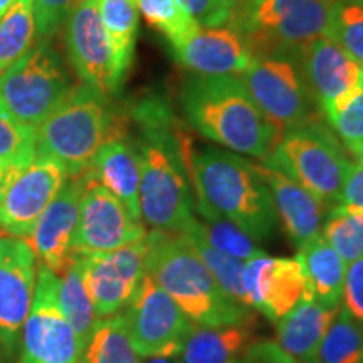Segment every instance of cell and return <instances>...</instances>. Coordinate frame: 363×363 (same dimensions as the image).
<instances>
[{"label":"cell","instance_id":"obj_29","mask_svg":"<svg viewBox=\"0 0 363 363\" xmlns=\"http://www.w3.org/2000/svg\"><path fill=\"white\" fill-rule=\"evenodd\" d=\"M197 211L202 219L195 217L192 227L217 251L244 262L266 256L264 249L257 246L256 240L249 238L244 230H240L230 220L224 219L207 207H197Z\"/></svg>","mask_w":363,"mask_h":363},{"label":"cell","instance_id":"obj_28","mask_svg":"<svg viewBox=\"0 0 363 363\" xmlns=\"http://www.w3.org/2000/svg\"><path fill=\"white\" fill-rule=\"evenodd\" d=\"M79 363H140L123 311L98 321Z\"/></svg>","mask_w":363,"mask_h":363},{"label":"cell","instance_id":"obj_36","mask_svg":"<svg viewBox=\"0 0 363 363\" xmlns=\"http://www.w3.org/2000/svg\"><path fill=\"white\" fill-rule=\"evenodd\" d=\"M35 158V128L17 120L0 99V163L26 167Z\"/></svg>","mask_w":363,"mask_h":363},{"label":"cell","instance_id":"obj_10","mask_svg":"<svg viewBox=\"0 0 363 363\" xmlns=\"http://www.w3.org/2000/svg\"><path fill=\"white\" fill-rule=\"evenodd\" d=\"M123 315L131 345L143 358L177 357L194 325L147 272Z\"/></svg>","mask_w":363,"mask_h":363},{"label":"cell","instance_id":"obj_5","mask_svg":"<svg viewBox=\"0 0 363 363\" xmlns=\"http://www.w3.org/2000/svg\"><path fill=\"white\" fill-rule=\"evenodd\" d=\"M110 125L106 96L86 84L72 86L56 110L35 126V155L61 163L69 179L84 175L110 138Z\"/></svg>","mask_w":363,"mask_h":363},{"label":"cell","instance_id":"obj_45","mask_svg":"<svg viewBox=\"0 0 363 363\" xmlns=\"http://www.w3.org/2000/svg\"><path fill=\"white\" fill-rule=\"evenodd\" d=\"M13 2H16V0H0V19L6 16V12L12 7Z\"/></svg>","mask_w":363,"mask_h":363},{"label":"cell","instance_id":"obj_35","mask_svg":"<svg viewBox=\"0 0 363 363\" xmlns=\"http://www.w3.org/2000/svg\"><path fill=\"white\" fill-rule=\"evenodd\" d=\"M135 4L138 13H142L153 29L165 35L170 45L182 43L201 27L180 6L179 0H135Z\"/></svg>","mask_w":363,"mask_h":363},{"label":"cell","instance_id":"obj_40","mask_svg":"<svg viewBox=\"0 0 363 363\" xmlns=\"http://www.w3.org/2000/svg\"><path fill=\"white\" fill-rule=\"evenodd\" d=\"M342 303L343 310L363 326V256L347 266Z\"/></svg>","mask_w":363,"mask_h":363},{"label":"cell","instance_id":"obj_37","mask_svg":"<svg viewBox=\"0 0 363 363\" xmlns=\"http://www.w3.org/2000/svg\"><path fill=\"white\" fill-rule=\"evenodd\" d=\"M353 160H363V79L358 88L326 118Z\"/></svg>","mask_w":363,"mask_h":363},{"label":"cell","instance_id":"obj_18","mask_svg":"<svg viewBox=\"0 0 363 363\" xmlns=\"http://www.w3.org/2000/svg\"><path fill=\"white\" fill-rule=\"evenodd\" d=\"M86 185V175L67 177L66 184L35 222L27 242L35 257L57 276L67 269L72 261V239L79 217V202Z\"/></svg>","mask_w":363,"mask_h":363},{"label":"cell","instance_id":"obj_15","mask_svg":"<svg viewBox=\"0 0 363 363\" xmlns=\"http://www.w3.org/2000/svg\"><path fill=\"white\" fill-rule=\"evenodd\" d=\"M246 301L267 320L279 321L299 303L313 299L305 269L296 257H256L242 269Z\"/></svg>","mask_w":363,"mask_h":363},{"label":"cell","instance_id":"obj_24","mask_svg":"<svg viewBox=\"0 0 363 363\" xmlns=\"http://www.w3.org/2000/svg\"><path fill=\"white\" fill-rule=\"evenodd\" d=\"M254 326L256 320L222 326L192 325L177 358L180 363H233L257 342Z\"/></svg>","mask_w":363,"mask_h":363},{"label":"cell","instance_id":"obj_16","mask_svg":"<svg viewBox=\"0 0 363 363\" xmlns=\"http://www.w3.org/2000/svg\"><path fill=\"white\" fill-rule=\"evenodd\" d=\"M145 238L116 251L83 256L84 284L99 320L128 305L145 276Z\"/></svg>","mask_w":363,"mask_h":363},{"label":"cell","instance_id":"obj_3","mask_svg":"<svg viewBox=\"0 0 363 363\" xmlns=\"http://www.w3.org/2000/svg\"><path fill=\"white\" fill-rule=\"evenodd\" d=\"M182 148L195 207L217 212L256 242L276 233L279 220L271 192L252 162L219 148L192 150L189 140H182Z\"/></svg>","mask_w":363,"mask_h":363},{"label":"cell","instance_id":"obj_1","mask_svg":"<svg viewBox=\"0 0 363 363\" xmlns=\"http://www.w3.org/2000/svg\"><path fill=\"white\" fill-rule=\"evenodd\" d=\"M142 130L140 155V216L152 230L184 234L195 220L180 135L170 128L163 104L145 101L135 110Z\"/></svg>","mask_w":363,"mask_h":363},{"label":"cell","instance_id":"obj_21","mask_svg":"<svg viewBox=\"0 0 363 363\" xmlns=\"http://www.w3.org/2000/svg\"><path fill=\"white\" fill-rule=\"evenodd\" d=\"M254 167L269 189L278 220L283 224L293 246L299 249L320 238L330 212L328 203L266 163H254Z\"/></svg>","mask_w":363,"mask_h":363},{"label":"cell","instance_id":"obj_4","mask_svg":"<svg viewBox=\"0 0 363 363\" xmlns=\"http://www.w3.org/2000/svg\"><path fill=\"white\" fill-rule=\"evenodd\" d=\"M145 244V272L194 325L222 326L256 320L252 308L240 305L217 284L184 235L150 230Z\"/></svg>","mask_w":363,"mask_h":363},{"label":"cell","instance_id":"obj_27","mask_svg":"<svg viewBox=\"0 0 363 363\" xmlns=\"http://www.w3.org/2000/svg\"><path fill=\"white\" fill-rule=\"evenodd\" d=\"M98 11L104 30L111 40L118 74L125 81L133 61L138 9L135 0H98Z\"/></svg>","mask_w":363,"mask_h":363},{"label":"cell","instance_id":"obj_23","mask_svg":"<svg viewBox=\"0 0 363 363\" xmlns=\"http://www.w3.org/2000/svg\"><path fill=\"white\" fill-rule=\"evenodd\" d=\"M338 310L340 306L326 308L315 299L301 301L276 321L274 343L293 363H310Z\"/></svg>","mask_w":363,"mask_h":363},{"label":"cell","instance_id":"obj_17","mask_svg":"<svg viewBox=\"0 0 363 363\" xmlns=\"http://www.w3.org/2000/svg\"><path fill=\"white\" fill-rule=\"evenodd\" d=\"M38 257L22 238H0V337L12 343L33 305Z\"/></svg>","mask_w":363,"mask_h":363},{"label":"cell","instance_id":"obj_26","mask_svg":"<svg viewBox=\"0 0 363 363\" xmlns=\"http://www.w3.org/2000/svg\"><path fill=\"white\" fill-rule=\"evenodd\" d=\"M59 278H61L59 298H61L62 313H65L66 320L69 321L71 328L74 330L81 350L84 352L99 318L84 284L83 256L72 254L71 264Z\"/></svg>","mask_w":363,"mask_h":363},{"label":"cell","instance_id":"obj_6","mask_svg":"<svg viewBox=\"0 0 363 363\" xmlns=\"http://www.w3.org/2000/svg\"><path fill=\"white\" fill-rule=\"evenodd\" d=\"M333 0H235L230 27L246 40L254 57L301 51L326 35Z\"/></svg>","mask_w":363,"mask_h":363},{"label":"cell","instance_id":"obj_13","mask_svg":"<svg viewBox=\"0 0 363 363\" xmlns=\"http://www.w3.org/2000/svg\"><path fill=\"white\" fill-rule=\"evenodd\" d=\"M69 62L83 84L110 96L123 83L118 74L111 40L99 17L98 0H81L65 22Z\"/></svg>","mask_w":363,"mask_h":363},{"label":"cell","instance_id":"obj_42","mask_svg":"<svg viewBox=\"0 0 363 363\" xmlns=\"http://www.w3.org/2000/svg\"><path fill=\"white\" fill-rule=\"evenodd\" d=\"M233 363H293L274 342H254Z\"/></svg>","mask_w":363,"mask_h":363},{"label":"cell","instance_id":"obj_41","mask_svg":"<svg viewBox=\"0 0 363 363\" xmlns=\"http://www.w3.org/2000/svg\"><path fill=\"white\" fill-rule=\"evenodd\" d=\"M338 203L363 212V160L352 163L347 179L343 182Z\"/></svg>","mask_w":363,"mask_h":363},{"label":"cell","instance_id":"obj_8","mask_svg":"<svg viewBox=\"0 0 363 363\" xmlns=\"http://www.w3.org/2000/svg\"><path fill=\"white\" fill-rule=\"evenodd\" d=\"M72 88L51 40H38L0 76V99L17 120L39 126Z\"/></svg>","mask_w":363,"mask_h":363},{"label":"cell","instance_id":"obj_30","mask_svg":"<svg viewBox=\"0 0 363 363\" xmlns=\"http://www.w3.org/2000/svg\"><path fill=\"white\" fill-rule=\"evenodd\" d=\"M34 0H16L0 19V76L33 48Z\"/></svg>","mask_w":363,"mask_h":363},{"label":"cell","instance_id":"obj_43","mask_svg":"<svg viewBox=\"0 0 363 363\" xmlns=\"http://www.w3.org/2000/svg\"><path fill=\"white\" fill-rule=\"evenodd\" d=\"M17 167H7L4 165V163H0V194H2V190L6 189L9 179H11V175L13 174V170H16Z\"/></svg>","mask_w":363,"mask_h":363},{"label":"cell","instance_id":"obj_19","mask_svg":"<svg viewBox=\"0 0 363 363\" xmlns=\"http://www.w3.org/2000/svg\"><path fill=\"white\" fill-rule=\"evenodd\" d=\"M301 62L318 110L325 118L337 110L363 79V67L326 35L301 49Z\"/></svg>","mask_w":363,"mask_h":363},{"label":"cell","instance_id":"obj_9","mask_svg":"<svg viewBox=\"0 0 363 363\" xmlns=\"http://www.w3.org/2000/svg\"><path fill=\"white\" fill-rule=\"evenodd\" d=\"M239 79L259 110L283 131L315 120L318 104L303 69L301 51L254 57Z\"/></svg>","mask_w":363,"mask_h":363},{"label":"cell","instance_id":"obj_31","mask_svg":"<svg viewBox=\"0 0 363 363\" xmlns=\"http://www.w3.org/2000/svg\"><path fill=\"white\" fill-rule=\"evenodd\" d=\"M310 363H363V326L342 306Z\"/></svg>","mask_w":363,"mask_h":363},{"label":"cell","instance_id":"obj_14","mask_svg":"<svg viewBox=\"0 0 363 363\" xmlns=\"http://www.w3.org/2000/svg\"><path fill=\"white\" fill-rule=\"evenodd\" d=\"M66 180L65 167L49 157L35 155L29 165L17 167L0 194V229L29 238Z\"/></svg>","mask_w":363,"mask_h":363},{"label":"cell","instance_id":"obj_20","mask_svg":"<svg viewBox=\"0 0 363 363\" xmlns=\"http://www.w3.org/2000/svg\"><path fill=\"white\" fill-rule=\"evenodd\" d=\"M170 48L177 62L192 74L239 76L254 61L247 43L230 26L199 27Z\"/></svg>","mask_w":363,"mask_h":363},{"label":"cell","instance_id":"obj_32","mask_svg":"<svg viewBox=\"0 0 363 363\" xmlns=\"http://www.w3.org/2000/svg\"><path fill=\"white\" fill-rule=\"evenodd\" d=\"M182 235L187 239V242L192 246L195 254L201 257V261L206 264L208 272L214 276L217 284H219L230 298L240 303V305L249 306L242 286V269L246 262L217 251V249L212 247L192 225H190Z\"/></svg>","mask_w":363,"mask_h":363},{"label":"cell","instance_id":"obj_2","mask_svg":"<svg viewBox=\"0 0 363 363\" xmlns=\"http://www.w3.org/2000/svg\"><path fill=\"white\" fill-rule=\"evenodd\" d=\"M179 99L195 131L240 155L264 160L284 133L254 103L239 76L189 74Z\"/></svg>","mask_w":363,"mask_h":363},{"label":"cell","instance_id":"obj_33","mask_svg":"<svg viewBox=\"0 0 363 363\" xmlns=\"http://www.w3.org/2000/svg\"><path fill=\"white\" fill-rule=\"evenodd\" d=\"M321 238L352 264L363 256V212L345 206H333L326 216Z\"/></svg>","mask_w":363,"mask_h":363},{"label":"cell","instance_id":"obj_7","mask_svg":"<svg viewBox=\"0 0 363 363\" xmlns=\"http://www.w3.org/2000/svg\"><path fill=\"white\" fill-rule=\"evenodd\" d=\"M262 162L283 172L328 206L338 203L353 163L335 131L318 120L286 130Z\"/></svg>","mask_w":363,"mask_h":363},{"label":"cell","instance_id":"obj_39","mask_svg":"<svg viewBox=\"0 0 363 363\" xmlns=\"http://www.w3.org/2000/svg\"><path fill=\"white\" fill-rule=\"evenodd\" d=\"M179 4L201 27L229 26L235 0H179Z\"/></svg>","mask_w":363,"mask_h":363},{"label":"cell","instance_id":"obj_12","mask_svg":"<svg viewBox=\"0 0 363 363\" xmlns=\"http://www.w3.org/2000/svg\"><path fill=\"white\" fill-rule=\"evenodd\" d=\"M145 235L147 230L143 222L136 220L110 190L86 175L78 225L72 239V254L91 256L111 252L142 240Z\"/></svg>","mask_w":363,"mask_h":363},{"label":"cell","instance_id":"obj_22","mask_svg":"<svg viewBox=\"0 0 363 363\" xmlns=\"http://www.w3.org/2000/svg\"><path fill=\"white\" fill-rule=\"evenodd\" d=\"M86 175L110 190L136 220L143 222L140 216V155L133 143L121 136H110L99 147Z\"/></svg>","mask_w":363,"mask_h":363},{"label":"cell","instance_id":"obj_11","mask_svg":"<svg viewBox=\"0 0 363 363\" xmlns=\"http://www.w3.org/2000/svg\"><path fill=\"white\" fill-rule=\"evenodd\" d=\"M61 278L40 266L30 311L24 323L21 363H79L83 357L74 330L61 308Z\"/></svg>","mask_w":363,"mask_h":363},{"label":"cell","instance_id":"obj_38","mask_svg":"<svg viewBox=\"0 0 363 363\" xmlns=\"http://www.w3.org/2000/svg\"><path fill=\"white\" fill-rule=\"evenodd\" d=\"M79 4L81 0H34L35 39L51 38Z\"/></svg>","mask_w":363,"mask_h":363},{"label":"cell","instance_id":"obj_34","mask_svg":"<svg viewBox=\"0 0 363 363\" xmlns=\"http://www.w3.org/2000/svg\"><path fill=\"white\" fill-rule=\"evenodd\" d=\"M326 38L363 67V0H333Z\"/></svg>","mask_w":363,"mask_h":363},{"label":"cell","instance_id":"obj_44","mask_svg":"<svg viewBox=\"0 0 363 363\" xmlns=\"http://www.w3.org/2000/svg\"><path fill=\"white\" fill-rule=\"evenodd\" d=\"M143 363H180L177 357H148Z\"/></svg>","mask_w":363,"mask_h":363},{"label":"cell","instance_id":"obj_25","mask_svg":"<svg viewBox=\"0 0 363 363\" xmlns=\"http://www.w3.org/2000/svg\"><path fill=\"white\" fill-rule=\"evenodd\" d=\"M296 259L305 269L313 299L326 308H338L347 278V262L340 254L320 235L298 249Z\"/></svg>","mask_w":363,"mask_h":363}]
</instances>
